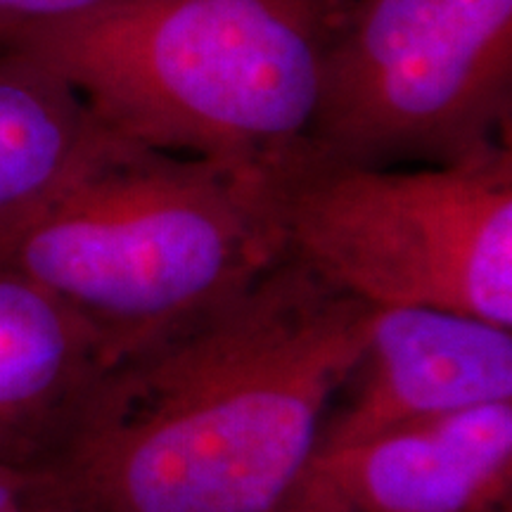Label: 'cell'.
<instances>
[{"label":"cell","instance_id":"obj_1","mask_svg":"<svg viewBox=\"0 0 512 512\" xmlns=\"http://www.w3.org/2000/svg\"><path fill=\"white\" fill-rule=\"evenodd\" d=\"M373 306L280 256L121 358L50 467L72 512H275L361 366Z\"/></svg>","mask_w":512,"mask_h":512},{"label":"cell","instance_id":"obj_2","mask_svg":"<svg viewBox=\"0 0 512 512\" xmlns=\"http://www.w3.org/2000/svg\"><path fill=\"white\" fill-rule=\"evenodd\" d=\"M337 10L318 0H114L5 31L0 50L55 72L128 143L256 166L309 133Z\"/></svg>","mask_w":512,"mask_h":512},{"label":"cell","instance_id":"obj_3","mask_svg":"<svg viewBox=\"0 0 512 512\" xmlns=\"http://www.w3.org/2000/svg\"><path fill=\"white\" fill-rule=\"evenodd\" d=\"M280 256L254 166L124 140L0 264L79 313L117 363L226 304Z\"/></svg>","mask_w":512,"mask_h":512},{"label":"cell","instance_id":"obj_4","mask_svg":"<svg viewBox=\"0 0 512 512\" xmlns=\"http://www.w3.org/2000/svg\"><path fill=\"white\" fill-rule=\"evenodd\" d=\"M280 254L373 309L512 330V150L420 171L339 162L299 140L254 166Z\"/></svg>","mask_w":512,"mask_h":512},{"label":"cell","instance_id":"obj_5","mask_svg":"<svg viewBox=\"0 0 512 512\" xmlns=\"http://www.w3.org/2000/svg\"><path fill=\"white\" fill-rule=\"evenodd\" d=\"M512 0H344L306 140L339 162L448 166L508 145Z\"/></svg>","mask_w":512,"mask_h":512},{"label":"cell","instance_id":"obj_6","mask_svg":"<svg viewBox=\"0 0 512 512\" xmlns=\"http://www.w3.org/2000/svg\"><path fill=\"white\" fill-rule=\"evenodd\" d=\"M512 503V403L316 453L275 512H498Z\"/></svg>","mask_w":512,"mask_h":512},{"label":"cell","instance_id":"obj_7","mask_svg":"<svg viewBox=\"0 0 512 512\" xmlns=\"http://www.w3.org/2000/svg\"><path fill=\"white\" fill-rule=\"evenodd\" d=\"M358 387L316 453L494 403H512V330L437 309H373Z\"/></svg>","mask_w":512,"mask_h":512},{"label":"cell","instance_id":"obj_8","mask_svg":"<svg viewBox=\"0 0 512 512\" xmlns=\"http://www.w3.org/2000/svg\"><path fill=\"white\" fill-rule=\"evenodd\" d=\"M114 366L91 325L0 264V460L50 470Z\"/></svg>","mask_w":512,"mask_h":512},{"label":"cell","instance_id":"obj_9","mask_svg":"<svg viewBox=\"0 0 512 512\" xmlns=\"http://www.w3.org/2000/svg\"><path fill=\"white\" fill-rule=\"evenodd\" d=\"M121 143L67 81L0 50V256Z\"/></svg>","mask_w":512,"mask_h":512},{"label":"cell","instance_id":"obj_10","mask_svg":"<svg viewBox=\"0 0 512 512\" xmlns=\"http://www.w3.org/2000/svg\"><path fill=\"white\" fill-rule=\"evenodd\" d=\"M114 0H0V34L38 24L64 22L105 8Z\"/></svg>","mask_w":512,"mask_h":512},{"label":"cell","instance_id":"obj_11","mask_svg":"<svg viewBox=\"0 0 512 512\" xmlns=\"http://www.w3.org/2000/svg\"><path fill=\"white\" fill-rule=\"evenodd\" d=\"M55 498V482L48 470H29L0 460V512H34Z\"/></svg>","mask_w":512,"mask_h":512},{"label":"cell","instance_id":"obj_12","mask_svg":"<svg viewBox=\"0 0 512 512\" xmlns=\"http://www.w3.org/2000/svg\"><path fill=\"white\" fill-rule=\"evenodd\" d=\"M34 512H72V510H69L67 505H64V503L60 501V496H57L55 501L46 503V505H43V508H38V510H34Z\"/></svg>","mask_w":512,"mask_h":512},{"label":"cell","instance_id":"obj_13","mask_svg":"<svg viewBox=\"0 0 512 512\" xmlns=\"http://www.w3.org/2000/svg\"><path fill=\"white\" fill-rule=\"evenodd\" d=\"M318 3H320V5H325V8H332V10H337L339 5L344 3V0H318Z\"/></svg>","mask_w":512,"mask_h":512},{"label":"cell","instance_id":"obj_14","mask_svg":"<svg viewBox=\"0 0 512 512\" xmlns=\"http://www.w3.org/2000/svg\"><path fill=\"white\" fill-rule=\"evenodd\" d=\"M498 512H512V508H505V510H498Z\"/></svg>","mask_w":512,"mask_h":512}]
</instances>
